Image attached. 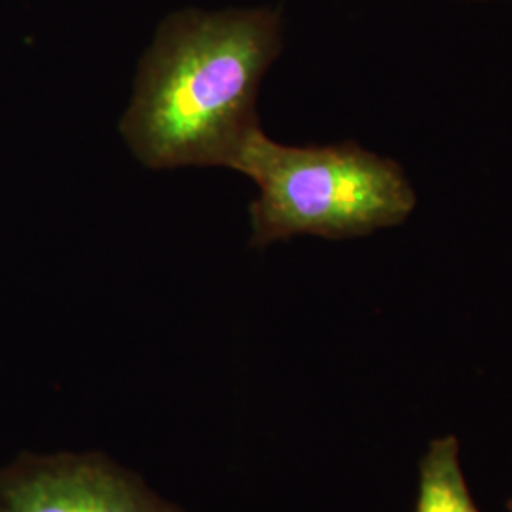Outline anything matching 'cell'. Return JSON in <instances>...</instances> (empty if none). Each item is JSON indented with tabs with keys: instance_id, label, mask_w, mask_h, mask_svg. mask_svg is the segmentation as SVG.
Instances as JSON below:
<instances>
[{
	"instance_id": "7a4b0ae2",
	"label": "cell",
	"mask_w": 512,
	"mask_h": 512,
	"mask_svg": "<svg viewBox=\"0 0 512 512\" xmlns=\"http://www.w3.org/2000/svg\"><path fill=\"white\" fill-rule=\"evenodd\" d=\"M230 167L260 190L251 203L253 247L294 236L361 238L403 224L418 203L401 165L357 143L287 147L256 129Z\"/></svg>"
},
{
	"instance_id": "6da1fadb",
	"label": "cell",
	"mask_w": 512,
	"mask_h": 512,
	"mask_svg": "<svg viewBox=\"0 0 512 512\" xmlns=\"http://www.w3.org/2000/svg\"><path fill=\"white\" fill-rule=\"evenodd\" d=\"M281 48L275 10L169 16L141 61L120 124L133 154L154 169L230 167L260 129L256 95Z\"/></svg>"
},
{
	"instance_id": "5b68a950",
	"label": "cell",
	"mask_w": 512,
	"mask_h": 512,
	"mask_svg": "<svg viewBox=\"0 0 512 512\" xmlns=\"http://www.w3.org/2000/svg\"><path fill=\"white\" fill-rule=\"evenodd\" d=\"M507 511L512 512V497L507 501Z\"/></svg>"
},
{
	"instance_id": "3957f363",
	"label": "cell",
	"mask_w": 512,
	"mask_h": 512,
	"mask_svg": "<svg viewBox=\"0 0 512 512\" xmlns=\"http://www.w3.org/2000/svg\"><path fill=\"white\" fill-rule=\"evenodd\" d=\"M0 512H171L109 467L27 459L0 475Z\"/></svg>"
},
{
	"instance_id": "8992f818",
	"label": "cell",
	"mask_w": 512,
	"mask_h": 512,
	"mask_svg": "<svg viewBox=\"0 0 512 512\" xmlns=\"http://www.w3.org/2000/svg\"><path fill=\"white\" fill-rule=\"evenodd\" d=\"M473 512H480V511H478V509H475V511H473Z\"/></svg>"
},
{
	"instance_id": "277c9868",
	"label": "cell",
	"mask_w": 512,
	"mask_h": 512,
	"mask_svg": "<svg viewBox=\"0 0 512 512\" xmlns=\"http://www.w3.org/2000/svg\"><path fill=\"white\" fill-rule=\"evenodd\" d=\"M475 499L461 469L459 440L446 435L429 442L420 461L414 512H473Z\"/></svg>"
}]
</instances>
